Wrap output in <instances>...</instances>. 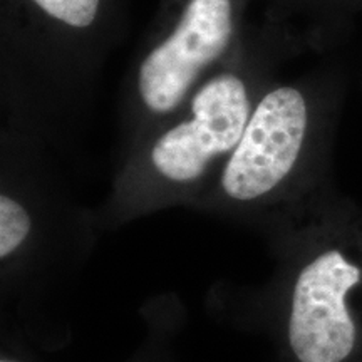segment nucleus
Returning a JSON list of instances; mask_svg holds the SVG:
<instances>
[{
    "mask_svg": "<svg viewBox=\"0 0 362 362\" xmlns=\"http://www.w3.org/2000/svg\"><path fill=\"white\" fill-rule=\"evenodd\" d=\"M260 93L253 72L223 67L178 112L155 126L129 170L143 200L181 198L221 173L242 139Z\"/></svg>",
    "mask_w": 362,
    "mask_h": 362,
    "instance_id": "f257e3e1",
    "label": "nucleus"
},
{
    "mask_svg": "<svg viewBox=\"0 0 362 362\" xmlns=\"http://www.w3.org/2000/svg\"><path fill=\"white\" fill-rule=\"evenodd\" d=\"M245 0H178L138 61L133 103L153 128L178 112L237 44Z\"/></svg>",
    "mask_w": 362,
    "mask_h": 362,
    "instance_id": "f03ea898",
    "label": "nucleus"
},
{
    "mask_svg": "<svg viewBox=\"0 0 362 362\" xmlns=\"http://www.w3.org/2000/svg\"><path fill=\"white\" fill-rule=\"evenodd\" d=\"M287 344L296 362H351L362 352V235L312 253L293 279Z\"/></svg>",
    "mask_w": 362,
    "mask_h": 362,
    "instance_id": "7ed1b4c3",
    "label": "nucleus"
},
{
    "mask_svg": "<svg viewBox=\"0 0 362 362\" xmlns=\"http://www.w3.org/2000/svg\"><path fill=\"white\" fill-rule=\"evenodd\" d=\"M309 104L300 89L260 93L238 146L216 178V193L235 206L262 208L288 187L304 156Z\"/></svg>",
    "mask_w": 362,
    "mask_h": 362,
    "instance_id": "20e7f679",
    "label": "nucleus"
},
{
    "mask_svg": "<svg viewBox=\"0 0 362 362\" xmlns=\"http://www.w3.org/2000/svg\"><path fill=\"white\" fill-rule=\"evenodd\" d=\"M44 25L69 37H88L104 19L106 0H24Z\"/></svg>",
    "mask_w": 362,
    "mask_h": 362,
    "instance_id": "39448f33",
    "label": "nucleus"
},
{
    "mask_svg": "<svg viewBox=\"0 0 362 362\" xmlns=\"http://www.w3.org/2000/svg\"><path fill=\"white\" fill-rule=\"evenodd\" d=\"M34 230V218L16 194H0V259L8 260L25 247Z\"/></svg>",
    "mask_w": 362,
    "mask_h": 362,
    "instance_id": "423d86ee",
    "label": "nucleus"
},
{
    "mask_svg": "<svg viewBox=\"0 0 362 362\" xmlns=\"http://www.w3.org/2000/svg\"><path fill=\"white\" fill-rule=\"evenodd\" d=\"M0 362H25V361H22V359H13V357H2V361Z\"/></svg>",
    "mask_w": 362,
    "mask_h": 362,
    "instance_id": "0eeeda50",
    "label": "nucleus"
}]
</instances>
